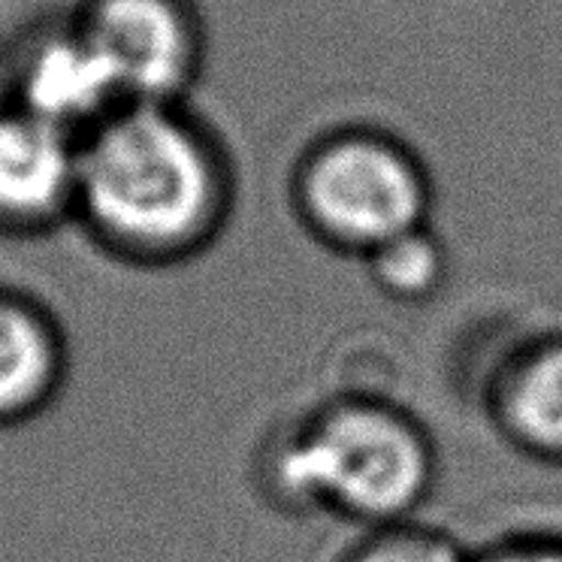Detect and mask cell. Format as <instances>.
<instances>
[{
	"mask_svg": "<svg viewBox=\"0 0 562 562\" xmlns=\"http://www.w3.org/2000/svg\"><path fill=\"white\" fill-rule=\"evenodd\" d=\"M70 375L61 321L37 296L0 284V429L49 412Z\"/></svg>",
	"mask_w": 562,
	"mask_h": 562,
	"instance_id": "7",
	"label": "cell"
},
{
	"mask_svg": "<svg viewBox=\"0 0 562 562\" xmlns=\"http://www.w3.org/2000/svg\"><path fill=\"white\" fill-rule=\"evenodd\" d=\"M363 263L375 291L403 306L429 303L445 288L451 272L448 245L441 243L432 224L400 233L396 239L375 248Z\"/></svg>",
	"mask_w": 562,
	"mask_h": 562,
	"instance_id": "9",
	"label": "cell"
},
{
	"mask_svg": "<svg viewBox=\"0 0 562 562\" xmlns=\"http://www.w3.org/2000/svg\"><path fill=\"white\" fill-rule=\"evenodd\" d=\"M490 417L517 451L562 465V333L505 357L490 387Z\"/></svg>",
	"mask_w": 562,
	"mask_h": 562,
	"instance_id": "8",
	"label": "cell"
},
{
	"mask_svg": "<svg viewBox=\"0 0 562 562\" xmlns=\"http://www.w3.org/2000/svg\"><path fill=\"white\" fill-rule=\"evenodd\" d=\"M472 562H562V536L502 538L475 550Z\"/></svg>",
	"mask_w": 562,
	"mask_h": 562,
	"instance_id": "11",
	"label": "cell"
},
{
	"mask_svg": "<svg viewBox=\"0 0 562 562\" xmlns=\"http://www.w3.org/2000/svg\"><path fill=\"white\" fill-rule=\"evenodd\" d=\"M236 191L231 148L188 100L122 103L82 136L74 224L124 267H182L224 236Z\"/></svg>",
	"mask_w": 562,
	"mask_h": 562,
	"instance_id": "1",
	"label": "cell"
},
{
	"mask_svg": "<svg viewBox=\"0 0 562 562\" xmlns=\"http://www.w3.org/2000/svg\"><path fill=\"white\" fill-rule=\"evenodd\" d=\"M288 196L303 231L367 260L400 233L432 224L436 182L408 139L379 124H336L296 155Z\"/></svg>",
	"mask_w": 562,
	"mask_h": 562,
	"instance_id": "3",
	"label": "cell"
},
{
	"mask_svg": "<svg viewBox=\"0 0 562 562\" xmlns=\"http://www.w3.org/2000/svg\"><path fill=\"white\" fill-rule=\"evenodd\" d=\"M336 562H472V553L439 526L403 520L363 529Z\"/></svg>",
	"mask_w": 562,
	"mask_h": 562,
	"instance_id": "10",
	"label": "cell"
},
{
	"mask_svg": "<svg viewBox=\"0 0 562 562\" xmlns=\"http://www.w3.org/2000/svg\"><path fill=\"white\" fill-rule=\"evenodd\" d=\"M74 19L110 67L124 103L191 100L209 55L196 0H79Z\"/></svg>",
	"mask_w": 562,
	"mask_h": 562,
	"instance_id": "4",
	"label": "cell"
},
{
	"mask_svg": "<svg viewBox=\"0 0 562 562\" xmlns=\"http://www.w3.org/2000/svg\"><path fill=\"white\" fill-rule=\"evenodd\" d=\"M3 103L86 136L124 98L98 46L67 13L19 37L7 58Z\"/></svg>",
	"mask_w": 562,
	"mask_h": 562,
	"instance_id": "5",
	"label": "cell"
},
{
	"mask_svg": "<svg viewBox=\"0 0 562 562\" xmlns=\"http://www.w3.org/2000/svg\"><path fill=\"white\" fill-rule=\"evenodd\" d=\"M82 136L0 100V236L43 239L76 221Z\"/></svg>",
	"mask_w": 562,
	"mask_h": 562,
	"instance_id": "6",
	"label": "cell"
},
{
	"mask_svg": "<svg viewBox=\"0 0 562 562\" xmlns=\"http://www.w3.org/2000/svg\"><path fill=\"white\" fill-rule=\"evenodd\" d=\"M263 490L294 514L375 526L415 520L439 475L427 427L379 396H336L281 429L263 453Z\"/></svg>",
	"mask_w": 562,
	"mask_h": 562,
	"instance_id": "2",
	"label": "cell"
}]
</instances>
